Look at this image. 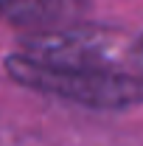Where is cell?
<instances>
[{
    "label": "cell",
    "mask_w": 143,
    "mask_h": 146,
    "mask_svg": "<svg viewBox=\"0 0 143 146\" xmlns=\"http://www.w3.org/2000/svg\"><path fill=\"white\" fill-rule=\"evenodd\" d=\"M17 54L54 70H138L129 68L135 65V45H129L124 34L98 25H65L36 31L23 39Z\"/></svg>",
    "instance_id": "obj_1"
},
{
    "label": "cell",
    "mask_w": 143,
    "mask_h": 146,
    "mask_svg": "<svg viewBox=\"0 0 143 146\" xmlns=\"http://www.w3.org/2000/svg\"><path fill=\"white\" fill-rule=\"evenodd\" d=\"M6 73L23 87L68 98L90 110H126L143 104V76L138 70H54L11 54L6 59Z\"/></svg>",
    "instance_id": "obj_2"
},
{
    "label": "cell",
    "mask_w": 143,
    "mask_h": 146,
    "mask_svg": "<svg viewBox=\"0 0 143 146\" xmlns=\"http://www.w3.org/2000/svg\"><path fill=\"white\" fill-rule=\"evenodd\" d=\"M93 0H0V20L25 31L65 28L90 9Z\"/></svg>",
    "instance_id": "obj_3"
},
{
    "label": "cell",
    "mask_w": 143,
    "mask_h": 146,
    "mask_svg": "<svg viewBox=\"0 0 143 146\" xmlns=\"http://www.w3.org/2000/svg\"><path fill=\"white\" fill-rule=\"evenodd\" d=\"M135 68H138V73L143 76V36L135 42Z\"/></svg>",
    "instance_id": "obj_4"
}]
</instances>
